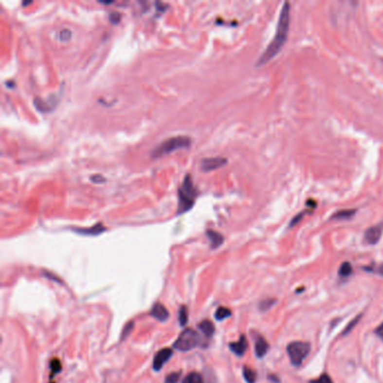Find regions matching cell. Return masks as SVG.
Masks as SVG:
<instances>
[{
    "label": "cell",
    "instance_id": "obj_3",
    "mask_svg": "<svg viewBox=\"0 0 383 383\" xmlns=\"http://www.w3.org/2000/svg\"><path fill=\"white\" fill-rule=\"evenodd\" d=\"M191 138L188 136H174L170 137L167 140L163 141L160 143L152 152L153 159H160L163 156L169 155L171 153L178 151V149H183L190 147Z\"/></svg>",
    "mask_w": 383,
    "mask_h": 383
},
{
    "label": "cell",
    "instance_id": "obj_14",
    "mask_svg": "<svg viewBox=\"0 0 383 383\" xmlns=\"http://www.w3.org/2000/svg\"><path fill=\"white\" fill-rule=\"evenodd\" d=\"M199 329L202 331L203 335L207 337H211L215 333V326L210 320H203L199 324Z\"/></svg>",
    "mask_w": 383,
    "mask_h": 383
},
{
    "label": "cell",
    "instance_id": "obj_19",
    "mask_svg": "<svg viewBox=\"0 0 383 383\" xmlns=\"http://www.w3.org/2000/svg\"><path fill=\"white\" fill-rule=\"evenodd\" d=\"M188 322V310L185 306H182V307L179 309V323L182 327L185 326V324Z\"/></svg>",
    "mask_w": 383,
    "mask_h": 383
},
{
    "label": "cell",
    "instance_id": "obj_10",
    "mask_svg": "<svg viewBox=\"0 0 383 383\" xmlns=\"http://www.w3.org/2000/svg\"><path fill=\"white\" fill-rule=\"evenodd\" d=\"M151 315L160 322H165L169 318V311L161 304H155L151 310Z\"/></svg>",
    "mask_w": 383,
    "mask_h": 383
},
{
    "label": "cell",
    "instance_id": "obj_13",
    "mask_svg": "<svg viewBox=\"0 0 383 383\" xmlns=\"http://www.w3.org/2000/svg\"><path fill=\"white\" fill-rule=\"evenodd\" d=\"M207 236L208 238L210 240V244H211V247L213 249H217V247H219L222 242H224V236L221 234H219L218 232H215V231H207Z\"/></svg>",
    "mask_w": 383,
    "mask_h": 383
},
{
    "label": "cell",
    "instance_id": "obj_8",
    "mask_svg": "<svg viewBox=\"0 0 383 383\" xmlns=\"http://www.w3.org/2000/svg\"><path fill=\"white\" fill-rule=\"evenodd\" d=\"M383 232V224H379L377 226H373V227H370L365 232V235H364V239L367 244H377L379 240L381 238Z\"/></svg>",
    "mask_w": 383,
    "mask_h": 383
},
{
    "label": "cell",
    "instance_id": "obj_23",
    "mask_svg": "<svg viewBox=\"0 0 383 383\" xmlns=\"http://www.w3.org/2000/svg\"><path fill=\"white\" fill-rule=\"evenodd\" d=\"M61 364H60V361L59 360H53L52 362H51V370H52V373L53 374H56L57 372L61 371Z\"/></svg>",
    "mask_w": 383,
    "mask_h": 383
},
{
    "label": "cell",
    "instance_id": "obj_9",
    "mask_svg": "<svg viewBox=\"0 0 383 383\" xmlns=\"http://www.w3.org/2000/svg\"><path fill=\"white\" fill-rule=\"evenodd\" d=\"M247 346H249V343L246 341V337L243 335V336H240L238 342L231 343L229 348H231L232 352H234L237 356H243L246 352Z\"/></svg>",
    "mask_w": 383,
    "mask_h": 383
},
{
    "label": "cell",
    "instance_id": "obj_28",
    "mask_svg": "<svg viewBox=\"0 0 383 383\" xmlns=\"http://www.w3.org/2000/svg\"><path fill=\"white\" fill-rule=\"evenodd\" d=\"M378 273H379V274H380V275L383 276V264L380 265V266H379V268H378Z\"/></svg>",
    "mask_w": 383,
    "mask_h": 383
},
{
    "label": "cell",
    "instance_id": "obj_26",
    "mask_svg": "<svg viewBox=\"0 0 383 383\" xmlns=\"http://www.w3.org/2000/svg\"><path fill=\"white\" fill-rule=\"evenodd\" d=\"M273 301H274V300H266V301H263V302H262V304L260 305V308H261L262 310H263V311H264V310H268V309L273 305Z\"/></svg>",
    "mask_w": 383,
    "mask_h": 383
},
{
    "label": "cell",
    "instance_id": "obj_5",
    "mask_svg": "<svg viewBox=\"0 0 383 383\" xmlns=\"http://www.w3.org/2000/svg\"><path fill=\"white\" fill-rule=\"evenodd\" d=\"M199 343V335L196 330L191 329V328H187L182 333L179 335V337L176 342H174L173 347L181 352H188L191 351L195 347H197Z\"/></svg>",
    "mask_w": 383,
    "mask_h": 383
},
{
    "label": "cell",
    "instance_id": "obj_27",
    "mask_svg": "<svg viewBox=\"0 0 383 383\" xmlns=\"http://www.w3.org/2000/svg\"><path fill=\"white\" fill-rule=\"evenodd\" d=\"M375 334L378 335L379 337H380L382 341H383V324H381L380 326H379L377 329H375Z\"/></svg>",
    "mask_w": 383,
    "mask_h": 383
},
{
    "label": "cell",
    "instance_id": "obj_22",
    "mask_svg": "<svg viewBox=\"0 0 383 383\" xmlns=\"http://www.w3.org/2000/svg\"><path fill=\"white\" fill-rule=\"evenodd\" d=\"M180 372H173V373L169 374L165 379V383H178L179 379H180Z\"/></svg>",
    "mask_w": 383,
    "mask_h": 383
},
{
    "label": "cell",
    "instance_id": "obj_7",
    "mask_svg": "<svg viewBox=\"0 0 383 383\" xmlns=\"http://www.w3.org/2000/svg\"><path fill=\"white\" fill-rule=\"evenodd\" d=\"M172 355L173 351L171 348H163L156 353L154 360H153V368H154V371L159 372L160 370H162V367L165 365V363L172 357Z\"/></svg>",
    "mask_w": 383,
    "mask_h": 383
},
{
    "label": "cell",
    "instance_id": "obj_15",
    "mask_svg": "<svg viewBox=\"0 0 383 383\" xmlns=\"http://www.w3.org/2000/svg\"><path fill=\"white\" fill-rule=\"evenodd\" d=\"M356 214L355 209H344V210H339L337 213H335L333 216H331V219H349L352 218L354 215Z\"/></svg>",
    "mask_w": 383,
    "mask_h": 383
},
{
    "label": "cell",
    "instance_id": "obj_1",
    "mask_svg": "<svg viewBox=\"0 0 383 383\" xmlns=\"http://www.w3.org/2000/svg\"><path fill=\"white\" fill-rule=\"evenodd\" d=\"M289 26H290V3L284 2L282 9L280 12L278 26H276L275 35L270 43L268 49H266L263 54L260 56L256 65L261 67L271 61L273 57L278 55V53L282 50V47L286 44L288 39V34H289Z\"/></svg>",
    "mask_w": 383,
    "mask_h": 383
},
{
    "label": "cell",
    "instance_id": "obj_2",
    "mask_svg": "<svg viewBox=\"0 0 383 383\" xmlns=\"http://www.w3.org/2000/svg\"><path fill=\"white\" fill-rule=\"evenodd\" d=\"M198 191L193 184L191 174H187L178 189V215L187 213L195 205Z\"/></svg>",
    "mask_w": 383,
    "mask_h": 383
},
{
    "label": "cell",
    "instance_id": "obj_6",
    "mask_svg": "<svg viewBox=\"0 0 383 383\" xmlns=\"http://www.w3.org/2000/svg\"><path fill=\"white\" fill-rule=\"evenodd\" d=\"M227 163V159L221 158V156H217V158H207L203 159L201 163H200V169L203 172H210V171H215L217 169H220Z\"/></svg>",
    "mask_w": 383,
    "mask_h": 383
},
{
    "label": "cell",
    "instance_id": "obj_4",
    "mask_svg": "<svg viewBox=\"0 0 383 383\" xmlns=\"http://www.w3.org/2000/svg\"><path fill=\"white\" fill-rule=\"evenodd\" d=\"M290 362L294 366H300L310 352V344L307 342H291L287 346Z\"/></svg>",
    "mask_w": 383,
    "mask_h": 383
},
{
    "label": "cell",
    "instance_id": "obj_17",
    "mask_svg": "<svg viewBox=\"0 0 383 383\" xmlns=\"http://www.w3.org/2000/svg\"><path fill=\"white\" fill-rule=\"evenodd\" d=\"M243 375L247 383H255V381H256V373H255V371L252 370L251 367H247V366L244 367Z\"/></svg>",
    "mask_w": 383,
    "mask_h": 383
},
{
    "label": "cell",
    "instance_id": "obj_16",
    "mask_svg": "<svg viewBox=\"0 0 383 383\" xmlns=\"http://www.w3.org/2000/svg\"><path fill=\"white\" fill-rule=\"evenodd\" d=\"M182 383H203V379L201 375L197 373V372H191V373H189L187 377L183 379Z\"/></svg>",
    "mask_w": 383,
    "mask_h": 383
},
{
    "label": "cell",
    "instance_id": "obj_21",
    "mask_svg": "<svg viewBox=\"0 0 383 383\" xmlns=\"http://www.w3.org/2000/svg\"><path fill=\"white\" fill-rule=\"evenodd\" d=\"M309 383H333L330 377L328 374H323L320 375L318 379H315V380L309 381Z\"/></svg>",
    "mask_w": 383,
    "mask_h": 383
},
{
    "label": "cell",
    "instance_id": "obj_18",
    "mask_svg": "<svg viewBox=\"0 0 383 383\" xmlns=\"http://www.w3.org/2000/svg\"><path fill=\"white\" fill-rule=\"evenodd\" d=\"M231 315H232V312L228 308L219 307L217 309L216 313H215V318H216L217 320H224L226 318H228V317H231Z\"/></svg>",
    "mask_w": 383,
    "mask_h": 383
},
{
    "label": "cell",
    "instance_id": "obj_25",
    "mask_svg": "<svg viewBox=\"0 0 383 383\" xmlns=\"http://www.w3.org/2000/svg\"><path fill=\"white\" fill-rule=\"evenodd\" d=\"M109 18H110V21L112 24H117L118 21L120 20V14L119 13H111L110 15H109Z\"/></svg>",
    "mask_w": 383,
    "mask_h": 383
},
{
    "label": "cell",
    "instance_id": "obj_12",
    "mask_svg": "<svg viewBox=\"0 0 383 383\" xmlns=\"http://www.w3.org/2000/svg\"><path fill=\"white\" fill-rule=\"evenodd\" d=\"M269 352V344L263 337H258L257 341L255 342V354L257 357H264L266 353Z\"/></svg>",
    "mask_w": 383,
    "mask_h": 383
},
{
    "label": "cell",
    "instance_id": "obj_20",
    "mask_svg": "<svg viewBox=\"0 0 383 383\" xmlns=\"http://www.w3.org/2000/svg\"><path fill=\"white\" fill-rule=\"evenodd\" d=\"M352 271H353V269H352L351 263H348V262H344V263L341 265V268H339V275L348 276V275H351Z\"/></svg>",
    "mask_w": 383,
    "mask_h": 383
},
{
    "label": "cell",
    "instance_id": "obj_11",
    "mask_svg": "<svg viewBox=\"0 0 383 383\" xmlns=\"http://www.w3.org/2000/svg\"><path fill=\"white\" fill-rule=\"evenodd\" d=\"M74 231L82 235H99L106 231V227L99 222V224H96L90 228H74Z\"/></svg>",
    "mask_w": 383,
    "mask_h": 383
},
{
    "label": "cell",
    "instance_id": "obj_24",
    "mask_svg": "<svg viewBox=\"0 0 383 383\" xmlns=\"http://www.w3.org/2000/svg\"><path fill=\"white\" fill-rule=\"evenodd\" d=\"M133 327H134V323H129L128 325H127V326L125 327V329H124V331H123V334H122V339L128 336V334L130 333V331H132Z\"/></svg>",
    "mask_w": 383,
    "mask_h": 383
}]
</instances>
